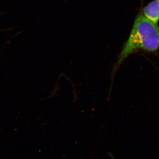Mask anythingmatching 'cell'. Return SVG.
Masks as SVG:
<instances>
[{
  "mask_svg": "<svg viewBox=\"0 0 159 159\" xmlns=\"http://www.w3.org/2000/svg\"><path fill=\"white\" fill-rule=\"evenodd\" d=\"M159 49V28L157 24L148 19L142 12L139 13L134 22L129 37L112 70L111 74V83L108 97L111 92L115 75L125 58L139 50L155 52Z\"/></svg>",
  "mask_w": 159,
  "mask_h": 159,
  "instance_id": "1",
  "label": "cell"
},
{
  "mask_svg": "<svg viewBox=\"0 0 159 159\" xmlns=\"http://www.w3.org/2000/svg\"><path fill=\"white\" fill-rule=\"evenodd\" d=\"M143 14L152 22L157 24L159 21V0H154L143 9Z\"/></svg>",
  "mask_w": 159,
  "mask_h": 159,
  "instance_id": "2",
  "label": "cell"
}]
</instances>
